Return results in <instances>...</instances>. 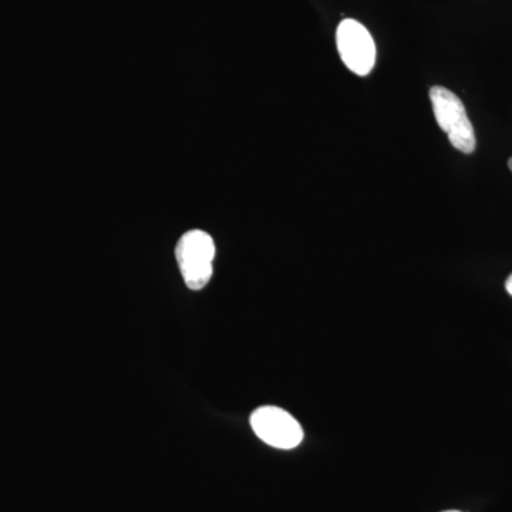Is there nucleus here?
Listing matches in <instances>:
<instances>
[{"label": "nucleus", "instance_id": "nucleus-1", "mask_svg": "<svg viewBox=\"0 0 512 512\" xmlns=\"http://www.w3.org/2000/svg\"><path fill=\"white\" fill-rule=\"evenodd\" d=\"M430 100L437 124L447 134L451 146L464 154L474 153L476 131L460 97L446 87L434 86L430 90Z\"/></svg>", "mask_w": 512, "mask_h": 512}, {"label": "nucleus", "instance_id": "nucleus-2", "mask_svg": "<svg viewBox=\"0 0 512 512\" xmlns=\"http://www.w3.org/2000/svg\"><path fill=\"white\" fill-rule=\"evenodd\" d=\"M175 256L185 285L192 291L205 288L214 272L215 244L211 235L201 229L187 232L178 241Z\"/></svg>", "mask_w": 512, "mask_h": 512}, {"label": "nucleus", "instance_id": "nucleus-3", "mask_svg": "<svg viewBox=\"0 0 512 512\" xmlns=\"http://www.w3.org/2000/svg\"><path fill=\"white\" fill-rule=\"evenodd\" d=\"M340 59L350 72L365 77L376 63V43L369 30L355 19L340 22L336 32Z\"/></svg>", "mask_w": 512, "mask_h": 512}, {"label": "nucleus", "instance_id": "nucleus-4", "mask_svg": "<svg viewBox=\"0 0 512 512\" xmlns=\"http://www.w3.org/2000/svg\"><path fill=\"white\" fill-rule=\"evenodd\" d=\"M251 427L259 439L279 450L298 447L305 436L299 421L291 413L276 406L256 409L251 416Z\"/></svg>", "mask_w": 512, "mask_h": 512}, {"label": "nucleus", "instance_id": "nucleus-5", "mask_svg": "<svg viewBox=\"0 0 512 512\" xmlns=\"http://www.w3.org/2000/svg\"><path fill=\"white\" fill-rule=\"evenodd\" d=\"M505 289H507V292L512 296V274L510 278L507 279V282H505Z\"/></svg>", "mask_w": 512, "mask_h": 512}, {"label": "nucleus", "instance_id": "nucleus-6", "mask_svg": "<svg viewBox=\"0 0 512 512\" xmlns=\"http://www.w3.org/2000/svg\"><path fill=\"white\" fill-rule=\"evenodd\" d=\"M508 167H510L512 173V157L510 158V161H508Z\"/></svg>", "mask_w": 512, "mask_h": 512}, {"label": "nucleus", "instance_id": "nucleus-7", "mask_svg": "<svg viewBox=\"0 0 512 512\" xmlns=\"http://www.w3.org/2000/svg\"><path fill=\"white\" fill-rule=\"evenodd\" d=\"M446 512H460V511H446Z\"/></svg>", "mask_w": 512, "mask_h": 512}]
</instances>
